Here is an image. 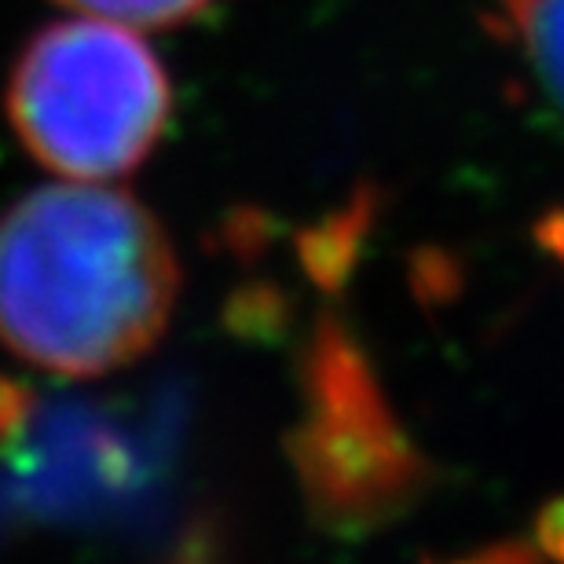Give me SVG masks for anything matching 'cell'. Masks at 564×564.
Segmentation results:
<instances>
[{"label": "cell", "mask_w": 564, "mask_h": 564, "mask_svg": "<svg viewBox=\"0 0 564 564\" xmlns=\"http://www.w3.org/2000/svg\"><path fill=\"white\" fill-rule=\"evenodd\" d=\"M176 301V246L129 191L55 180L0 217V345L44 375L140 364Z\"/></svg>", "instance_id": "obj_1"}, {"label": "cell", "mask_w": 564, "mask_h": 564, "mask_svg": "<svg viewBox=\"0 0 564 564\" xmlns=\"http://www.w3.org/2000/svg\"><path fill=\"white\" fill-rule=\"evenodd\" d=\"M4 115L33 162L59 180L137 173L173 121V82L143 33L104 19L48 22L22 44Z\"/></svg>", "instance_id": "obj_2"}, {"label": "cell", "mask_w": 564, "mask_h": 564, "mask_svg": "<svg viewBox=\"0 0 564 564\" xmlns=\"http://www.w3.org/2000/svg\"><path fill=\"white\" fill-rule=\"evenodd\" d=\"M499 11L564 115V0H499Z\"/></svg>", "instance_id": "obj_3"}, {"label": "cell", "mask_w": 564, "mask_h": 564, "mask_svg": "<svg viewBox=\"0 0 564 564\" xmlns=\"http://www.w3.org/2000/svg\"><path fill=\"white\" fill-rule=\"evenodd\" d=\"M55 4L77 11L85 19H104L115 22V26L147 33V30H176L187 26V22H198L220 0H55Z\"/></svg>", "instance_id": "obj_4"}, {"label": "cell", "mask_w": 564, "mask_h": 564, "mask_svg": "<svg viewBox=\"0 0 564 564\" xmlns=\"http://www.w3.org/2000/svg\"><path fill=\"white\" fill-rule=\"evenodd\" d=\"M539 546L546 550L557 564H564V499L550 502L543 513H539Z\"/></svg>", "instance_id": "obj_5"}]
</instances>
